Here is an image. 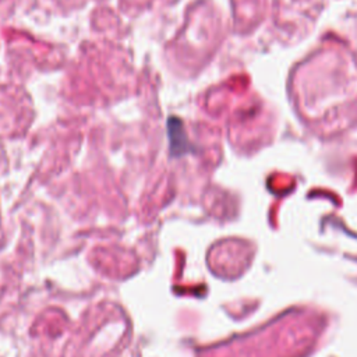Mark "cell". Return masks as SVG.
<instances>
[{
  "label": "cell",
  "instance_id": "obj_1",
  "mask_svg": "<svg viewBox=\"0 0 357 357\" xmlns=\"http://www.w3.org/2000/svg\"><path fill=\"white\" fill-rule=\"evenodd\" d=\"M167 132H169V138H170V149L172 153L174 156L183 155L184 152H187V139H185V134L183 130V124L181 121L172 116L167 121Z\"/></svg>",
  "mask_w": 357,
  "mask_h": 357
}]
</instances>
